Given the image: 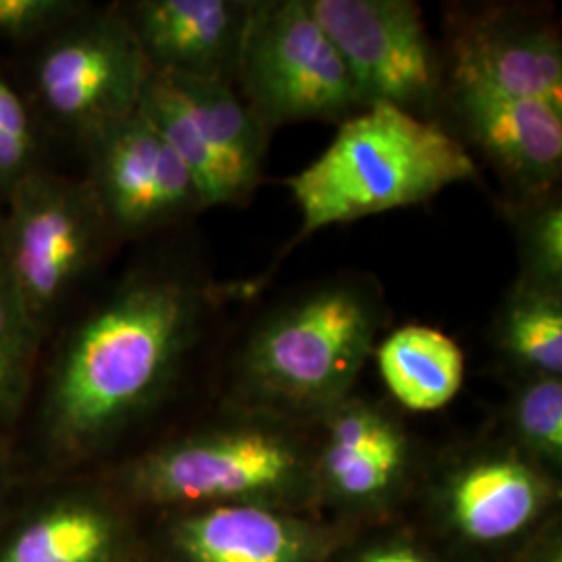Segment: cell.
<instances>
[{
    "label": "cell",
    "instance_id": "cell-1",
    "mask_svg": "<svg viewBox=\"0 0 562 562\" xmlns=\"http://www.w3.org/2000/svg\"><path fill=\"white\" fill-rule=\"evenodd\" d=\"M225 292L186 262L127 271L55 352L41 406L48 461L69 464L99 452L159 401Z\"/></svg>",
    "mask_w": 562,
    "mask_h": 562
},
{
    "label": "cell",
    "instance_id": "cell-2",
    "mask_svg": "<svg viewBox=\"0 0 562 562\" xmlns=\"http://www.w3.org/2000/svg\"><path fill=\"white\" fill-rule=\"evenodd\" d=\"M477 176L469 148L438 121L371 104L340 123L331 144L285 186L301 213L296 240H304L331 225L423 204Z\"/></svg>",
    "mask_w": 562,
    "mask_h": 562
},
{
    "label": "cell",
    "instance_id": "cell-3",
    "mask_svg": "<svg viewBox=\"0 0 562 562\" xmlns=\"http://www.w3.org/2000/svg\"><path fill=\"white\" fill-rule=\"evenodd\" d=\"M385 319L382 288L371 276L317 281L252 325L238 357L241 383L262 404L327 413L346 398Z\"/></svg>",
    "mask_w": 562,
    "mask_h": 562
},
{
    "label": "cell",
    "instance_id": "cell-4",
    "mask_svg": "<svg viewBox=\"0 0 562 562\" xmlns=\"http://www.w3.org/2000/svg\"><path fill=\"white\" fill-rule=\"evenodd\" d=\"M111 241L83 178L41 165L0 202V255L42 340Z\"/></svg>",
    "mask_w": 562,
    "mask_h": 562
},
{
    "label": "cell",
    "instance_id": "cell-5",
    "mask_svg": "<svg viewBox=\"0 0 562 562\" xmlns=\"http://www.w3.org/2000/svg\"><path fill=\"white\" fill-rule=\"evenodd\" d=\"M234 88L269 134L299 121L340 125L367 109L308 0H252Z\"/></svg>",
    "mask_w": 562,
    "mask_h": 562
},
{
    "label": "cell",
    "instance_id": "cell-6",
    "mask_svg": "<svg viewBox=\"0 0 562 562\" xmlns=\"http://www.w3.org/2000/svg\"><path fill=\"white\" fill-rule=\"evenodd\" d=\"M138 109L190 171L204 209L250 201L271 134L232 83L148 71Z\"/></svg>",
    "mask_w": 562,
    "mask_h": 562
},
{
    "label": "cell",
    "instance_id": "cell-7",
    "mask_svg": "<svg viewBox=\"0 0 562 562\" xmlns=\"http://www.w3.org/2000/svg\"><path fill=\"white\" fill-rule=\"evenodd\" d=\"M148 65L117 9L90 7L42 42L34 69V101L63 134L81 142L140 104Z\"/></svg>",
    "mask_w": 562,
    "mask_h": 562
},
{
    "label": "cell",
    "instance_id": "cell-8",
    "mask_svg": "<svg viewBox=\"0 0 562 562\" xmlns=\"http://www.w3.org/2000/svg\"><path fill=\"white\" fill-rule=\"evenodd\" d=\"M338 46L364 106L392 104L434 120L446 92L442 50L411 0H308Z\"/></svg>",
    "mask_w": 562,
    "mask_h": 562
},
{
    "label": "cell",
    "instance_id": "cell-9",
    "mask_svg": "<svg viewBox=\"0 0 562 562\" xmlns=\"http://www.w3.org/2000/svg\"><path fill=\"white\" fill-rule=\"evenodd\" d=\"M113 240H142L204 211L190 171L140 109L80 142Z\"/></svg>",
    "mask_w": 562,
    "mask_h": 562
},
{
    "label": "cell",
    "instance_id": "cell-10",
    "mask_svg": "<svg viewBox=\"0 0 562 562\" xmlns=\"http://www.w3.org/2000/svg\"><path fill=\"white\" fill-rule=\"evenodd\" d=\"M302 457L288 436L241 423L165 443L127 471L136 496L162 504L211 503L278 492L301 475Z\"/></svg>",
    "mask_w": 562,
    "mask_h": 562
},
{
    "label": "cell",
    "instance_id": "cell-11",
    "mask_svg": "<svg viewBox=\"0 0 562 562\" xmlns=\"http://www.w3.org/2000/svg\"><path fill=\"white\" fill-rule=\"evenodd\" d=\"M446 88L562 104L559 25L521 4H457L446 18Z\"/></svg>",
    "mask_w": 562,
    "mask_h": 562
},
{
    "label": "cell",
    "instance_id": "cell-12",
    "mask_svg": "<svg viewBox=\"0 0 562 562\" xmlns=\"http://www.w3.org/2000/svg\"><path fill=\"white\" fill-rule=\"evenodd\" d=\"M443 109L519 202L559 192L562 176V104L480 90L446 88Z\"/></svg>",
    "mask_w": 562,
    "mask_h": 562
},
{
    "label": "cell",
    "instance_id": "cell-13",
    "mask_svg": "<svg viewBox=\"0 0 562 562\" xmlns=\"http://www.w3.org/2000/svg\"><path fill=\"white\" fill-rule=\"evenodd\" d=\"M252 0H136L121 4L148 71L234 86Z\"/></svg>",
    "mask_w": 562,
    "mask_h": 562
},
{
    "label": "cell",
    "instance_id": "cell-14",
    "mask_svg": "<svg viewBox=\"0 0 562 562\" xmlns=\"http://www.w3.org/2000/svg\"><path fill=\"white\" fill-rule=\"evenodd\" d=\"M323 477L348 498H373L401 477L408 443L385 411L361 401L338 402L327 411Z\"/></svg>",
    "mask_w": 562,
    "mask_h": 562
},
{
    "label": "cell",
    "instance_id": "cell-15",
    "mask_svg": "<svg viewBox=\"0 0 562 562\" xmlns=\"http://www.w3.org/2000/svg\"><path fill=\"white\" fill-rule=\"evenodd\" d=\"M546 501V483L513 454L467 464L450 485V503L462 531L480 542L517 533Z\"/></svg>",
    "mask_w": 562,
    "mask_h": 562
},
{
    "label": "cell",
    "instance_id": "cell-16",
    "mask_svg": "<svg viewBox=\"0 0 562 562\" xmlns=\"http://www.w3.org/2000/svg\"><path fill=\"white\" fill-rule=\"evenodd\" d=\"M378 364L390 394L415 413L438 411L464 380L461 346L431 325H404L378 348Z\"/></svg>",
    "mask_w": 562,
    "mask_h": 562
},
{
    "label": "cell",
    "instance_id": "cell-17",
    "mask_svg": "<svg viewBox=\"0 0 562 562\" xmlns=\"http://www.w3.org/2000/svg\"><path fill=\"white\" fill-rule=\"evenodd\" d=\"M188 562H302L301 533L259 506H217L180 522Z\"/></svg>",
    "mask_w": 562,
    "mask_h": 562
},
{
    "label": "cell",
    "instance_id": "cell-18",
    "mask_svg": "<svg viewBox=\"0 0 562 562\" xmlns=\"http://www.w3.org/2000/svg\"><path fill=\"white\" fill-rule=\"evenodd\" d=\"M115 543V525L99 504L63 496L7 536L0 562H111Z\"/></svg>",
    "mask_w": 562,
    "mask_h": 562
},
{
    "label": "cell",
    "instance_id": "cell-19",
    "mask_svg": "<svg viewBox=\"0 0 562 562\" xmlns=\"http://www.w3.org/2000/svg\"><path fill=\"white\" fill-rule=\"evenodd\" d=\"M494 341L531 378H561L562 290L515 280L496 313Z\"/></svg>",
    "mask_w": 562,
    "mask_h": 562
},
{
    "label": "cell",
    "instance_id": "cell-20",
    "mask_svg": "<svg viewBox=\"0 0 562 562\" xmlns=\"http://www.w3.org/2000/svg\"><path fill=\"white\" fill-rule=\"evenodd\" d=\"M42 344L0 255V429L23 406Z\"/></svg>",
    "mask_w": 562,
    "mask_h": 562
},
{
    "label": "cell",
    "instance_id": "cell-21",
    "mask_svg": "<svg viewBox=\"0 0 562 562\" xmlns=\"http://www.w3.org/2000/svg\"><path fill=\"white\" fill-rule=\"evenodd\" d=\"M515 227L521 267L517 280L548 290H562L561 194L521 202Z\"/></svg>",
    "mask_w": 562,
    "mask_h": 562
},
{
    "label": "cell",
    "instance_id": "cell-22",
    "mask_svg": "<svg viewBox=\"0 0 562 562\" xmlns=\"http://www.w3.org/2000/svg\"><path fill=\"white\" fill-rule=\"evenodd\" d=\"M41 167L38 120L30 102L0 71V202L30 171Z\"/></svg>",
    "mask_w": 562,
    "mask_h": 562
},
{
    "label": "cell",
    "instance_id": "cell-23",
    "mask_svg": "<svg viewBox=\"0 0 562 562\" xmlns=\"http://www.w3.org/2000/svg\"><path fill=\"white\" fill-rule=\"evenodd\" d=\"M513 423L529 452L546 461L561 462V378H531L525 383L513 402Z\"/></svg>",
    "mask_w": 562,
    "mask_h": 562
},
{
    "label": "cell",
    "instance_id": "cell-24",
    "mask_svg": "<svg viewBox=\"0 0 562 562\" xmlns=\"http://www.w3.org/2000/svg\"><path fill=\"white\" fill-rule=\"evenodd\" d=\"M90 9L80 0H0V38L44 42Z\"/></svg>",
    "mask_w": 562,
    "mask_h": 562
},
{
    "label": "cell",
    "instance_id": "cell-25",
    "mask_svg": "<svg viewBox=\"0 0 562 562\" xmlns=\"http://www.w3.org/2000/svg\"><path fill=\"white\" fill-rule=\"evenodd\" d=\"M364 562H425L419 557L411 554V552H402V550H390V552H378L373 557H369Z\"/></svg>",
    "mask_w": 562,
    "mask_h": 562
}]
</instances>
